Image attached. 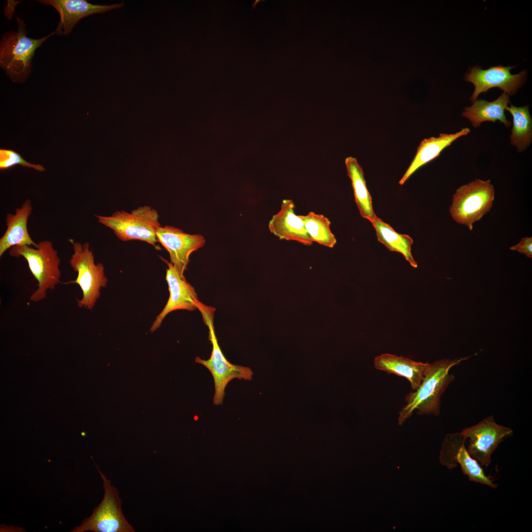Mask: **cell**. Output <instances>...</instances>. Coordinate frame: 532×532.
I'll return each mask as SVG.
<instances>
[{"label": "cell", "instance_id": "obj_12", "mask_svg": "<svg viewBox=\"0 0 532 532\" xmlns=\"http://www.w3.org/2000/svg\"><path fill=\"white\" fill-rule=\"evenodd\" d=\"M167 266L166 280L167 282L169 297L167 302L157 316L151 328V332L159 328L166 316L170 312L179 309L193 311L198 309L199 301L194 287L180 274L176 267L170 262L162 257Z\"/></svg>", "mask_w": 532, "mask_h": 532}, {"label": "cell", "instance_id": "obj_20", "mask_svg": "<svg viewBox=\"0 0 532 532\" xmlns=\"http://www.w3.org/2000/svg\"><path fill=\"white\" fill-rule=\"evenodd\" d=\"M345 163L360 213L370 221L377 216L373 210L372 198L366 185L363 170L355 158L347 157Z\"/></svg>", "mask_w": 532, "mask_h": 532}, {"label": "cell", "instance_id": "obj_5", "mask_svg": "<svg viewBox=\"0 0 532 532\" xmlns=\"http://www.w3.org/2000/svg\"><path fill=\"white\" fill-rule=\"evenodd\" d=\"M68 240L73 250L69 263L77 275L75 280L67 283L77 284L82 292L81 299H76L78 307L92 309L100 296L101 288L105 287L107 284L103 266L101 263H95L89 243L82 244L75 242L73 239Z\"/></svg>", "mask_w": 532, "mask_h": 532}, {"label": "cell", "instance_id": "obj_7", "mask_svg": "<svg viewBox=\"0 0 532 532\" xmlns=\"http://www.w3.org/2000/svg\"><path fill=\"white\" fill-rule=\"evenodd\" d=\"M494 199L491 180L477 179L456 190L449 212L455 221L472 231L474 223L490 211Z\"/></svg>", "mask_w": 532, "mask_h": 532}, {"label": "cell", "instance_id": "obj_11", "mask_svg": "<svg viewBox=\"0 0 532 532\" xmlns=\"http://www.w3.org/2000/svg\"><path fill=\"white\" fill-rule=\"evenodd\" d=\"M515 66H503L499 65L484 70L478 66L471 69L465 76V80L471 82L474 90L470 98L472 102L477 99L482 93L490 89L498 87L509 95L514 94L526 79V70L512 74L510 70Z\"/></svg>", "mask_w": 532, "mask_h": 532}, {"label": "cell", "instance_id": "obj_18", "mask_svg": "<svg viewBox=\"0 0 532 532\" xmlns=\"http://www.w3.org/2000/svg\"><path fill=\"white\" fill-rule=\"evenodd\" d=\"M374 362L375 368L407 379L413 391L420 386L429 365L390 354L377 356Z\"/></svg>", "mask_w": 532, "mask_h": 532}, {"label": "cell", "instance_id": "obj_2", "mask_svg": "<svg viewBox=\"0 0 532 532\" xmlns=\"http://www.w3.org/2000/svg\"><path fill=\"white\" fill-rule=\"evenodd\" d=\"M16 31H10L1 36L0 42V66L14 83L24 82L32 73V60L36 49L56 31L38 39L27 36L26 25L16 16Z\"/></svg>", "mask_w": 532, "mask_h": 532}, {"label": "cell", "instance_id": "obj_24", "mask_svg": "<svg viewBox=\"0 0 532 532\" xmlns=\"http://www.w3.org/2000/svg\"><path fill=\"white\" fill-rule=\"evenodd\" d=\"M17 165L33 168L39 172L45 171V168L41 165L29 163L23 158L20 153L8 149H0V169L8 170Z\"/></svg>", "mask_w": 532, "mask_h": 532}, {"label": "cell", "instance_id": "obj_10", "mask_svg": "<svg viewBox=\"0 0 532 532\" xmlns=\"http://www.w3.org/2000/svg\"><path fill=\"white\" fill-rule=\"evenodd\" d=\"M466 442L461 432L446 434L440 452V463L449 469L454 468L459 465L463 474L468 477L470 481L497 488L498 485L485 474L482 466L470 455Z\"/></svg>", "mask_w": 532, "mask_h": 532}, {"label": "cell", "instance_id": "obj_14", "mask_svg": "<svg viewBox=\"0 0 532 532\" xmlns=\"http://www.w3.org/2000/svg\"><path fill=\"white\" fill-rule=\"evenodd\" d=\"M37 2L54 7L60 15L56 33L69 34L82 19L87 16L118 9L124 6L123 2L110 5L92 4L85 0H38Z\"/></svg>", "mask_w": 532, "mask_h": 532}, {"label": "cell", "instance_id": "obj_3", "mask_svg": "<svg viewBox=\"0 0 532 532\" xmlns=\"http://www.w3.org/2000/svg\"><path fill=\"white\" fill-rule=\"evenodd\" d=\"M9 253L11 257H23L37 282V288L31 295L30 301L43 300L48 291L54 289L60 283V259L51 241H40L36 247L27 245L15 246L10 249Z\"/></svg>", "mask_w": 532, "mask_h": 532}, {"label": "cell", "instance_id": "obj_17", "mask_svg": "<svg viewBox=\"0 0 532 532\" xmlns=\"http://www.w3.org/2000/svg\"><path fill=\"white\" fill-rule=\"evenodd\" d=\"M468 128H463L454 133H440L437 137L423 139L420 143L416 155L410 166L399 181L403 185L419 168L439 156L441 152L459 137L470 132Z\"/></svg>", "mask_w": 532, "mask_h": 532}, {"label": "cell", "instance_id": "obj_25", "mask_svg": "<svg viewBox=\"0 0 532 532\" xmlns=\"http://www.w3.org/2000/svg\"><path fill=\"white\" fill-rule=\"evenodd\" d=\"M532 237L522 238L516 245L509 248L522 253L529 258H532Z\"/></svg>", "mask_w": 532, "mask_h": 532}, {"label": "cell", "instance_id": "obj_22", "mask_svg": "<svg viewBox=\"0 0 532 532\" xmlns=\"http://www.w3.org/2000/svg\"><path fill=\"white\" fill-rule=\"evenodd\" d=\"M506 110L512 116L510 143L518 152H521L528 148L532 140V119L529 105L516 107L511 104Z\"/></svg>", "mask_w": 532, "mask_h": 532}, {"label": "cell", "instance_id": "obj_16", "mask_svg": "<svg viewBox=\"0 0 532 532\" xmlns=\"http://www.w3.org/2000/svg\"><path fill=\"white\" fill-rule=\"evenodd\" d=\"M33 207L30 200H26L15 214L7 213L5 218L6 230L0 239V257L5 252L17 245H27L36 247L31 237L27 228L28 219Z\"/></svg>", "mask_w": 532, "mask_h": 532}, {"label": "cell", "instance_id": "obj_15", "mask_svg": "<svg viewBox=\"0 0 532 532\" xmlns=\"http://www.w3.org/2000/svg\"><path fill=\"white\" fill-rule=\"evenodd\" d=\"M294 208L292 200H283L280 210L269 222L268 229L280 239L296 241L310 246L313 242L305 229L303 222L299 215L295 214Z\"/></svg>", "mask_w": 532, "mask_h": 532}, {"label": "cell", "instance_id": "obj_21", "mask_svg": "<svg viewBox=\"0 0 532 532\" xmlns=\"http://www.w3.org/2000/svg\"><path fill=\"white\" fill-rule=\"evenodd\" d=\"M370 222L375 229L377 239L380 242L389 250L400 253L411 266L415 268L417 267V264L411 253L413 240L410 236L397 233L377 216Z\"/></svg>", "mask_w": 532, "mask_h": 532}, {"label": "cell", "instance_id": "obj_13", "mask_svg": "<svg viewBox=\"0 0 532 532\" xmlns=\"http://www.w3.org/2000/svg\"><path fill=\"white\" fill-rule=\"evenodd\" d=\"M156 236L158 241L168 252L171 263L182 276L190 255L202 247L205 241L201 235L187 233L169 226H160L156 231Z\"/></svg>", "mask_w": 532, "mask_h": 532}, {"label": "cell", "instance_id": "obj_8", "mask_svg": "<svg viewBox=\"0 0 532 532\" xmlns=\"http://www.w3.org/2000/svg\"><path fill=\"white\" fill-rule=\"evenodd\" d=\"M92 460L93 458H92ZM103 480V498L94 508L92 514L70 532H134L133 527L125 517L121 509V499L118 490L111 485L93 460Z\"/></svg>", "mask_w": 532, "mask_h": 532}, {"label": "cell", "instance_id": "obj_9", "mask_svg": "<svg viewBox=\"0 0 532 532\" xmlns=\"http://www.w3.org/2000/svg\"><path fill=\"white\" fill-rule=\"evenodd\" d=\"M466 449L470 455L481 466L488 467L491 463V456L499 445L505 438L513 435V430L497 424L493 416H489L477 424L462 430Z\"/></svg>", "mask_w": 532, "mask_h": 532}, {"label": "cell", "instance_id": "obj_23", "mask_svg": "<svg viewBox=\"0 0 532 532\" xmlns=\"http://www.w3.org/2000/svg\"><path fill=\"white\" fill-rule=\"evenodd\" d=\"M313 242L332 248L336 243L334 235L330 229L331 222L323 215L309 212L306 215H299Z\"/></svg>", "mask_w": 532, "mask_h": 532}, {"label": "cell", "instance_id": "obj_4", "mask_svg": "<svg viewBox=\"0 0 532 532\" xmlns=\"http://www.w3.org/2000/svg\"><path fill=\"white\" fill-rule=\"evenodd\" d=\"M198 309L208 328V337L212 345V350L208 359L203 360L198 357L195 362L204 366L211 373L215 385L213 403L215 405L222 404L225 389L229 382L234 378L250 380L252 378L253 372L248 367L231 363L223 354L214 332L213 315L215 309L201 302L198 305Z\"/></svg>", "mask_w": 532, "mask_h": 532}, {"label": "cell", "instance_id": "obj_19", "mask_svg": "<svg viewBox=\"0 0 532 532\" xmlns=\"http://www.w3.org/2000/svg\"><path fill=\"white\" fill-rule=\"evenodd\" d=\"M509 102V96L504 93L493 101L476 100L471 106L465 108L462 116L468 119L474 128L479 127L484 122L495 123L497 121L508 127L511 122L506 119L504 111Z\"/></svg>", "mask_w": 532, "mask_h": 532}, {"label": "cell", "instance_id": "obj_1", "mask_svg": "<svg viewBox=\"0 0 532 532\" xmlns=\"http://www.w3.org/2000/svg\"><path fill=\"white\" fill-rule=\"evenodd\" d=\"M471 356L443 359L429 364L419 387L406 396L405 404L399 413V424L401 425L416 410L419 415L440 414V397L454 380L450 369Z\"/></svg>", "mask_w": 532, "mask_h": 532}, {"label": "cell", "instance_id": "obj_6", "mask_svg": "<svg viewBox=\"0 0 532 532\" xmlns=\"http://www.w3.org/2000/svg\"><path fill=\"white\" fill-rule=\"evenodd\" d=\"M98 221L111 229L121 240H138L156 246V231L161 226L157 211L149 206L130 213L117 211L110 216L96 215Z\"/></svg>", "mask_w": 532, "mask_h": 532}]
</instances>
